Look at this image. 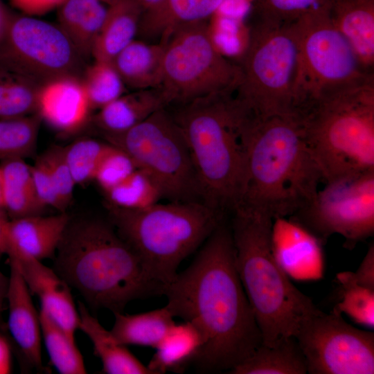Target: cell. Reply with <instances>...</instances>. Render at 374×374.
Listing matches in <instances>:
<instances>
[{
  "mask_svg": "<svg viewBox=\"0 0 374 374\" xmlns=\"http://www.w3.org/2000/svg\"><path fill=\"white\" fill-rule=\"evenodd\" d=\"M55 182L64 211L73 199L76 185L66 163L64 147L53 146L42 154Z\"/></svg>",
  "mask_w": 374,
  "mask_h": 374,
  "instance_id": "40",
  "label": "cell"
},
{
  "mask_svg": "<svg viewBox=\"0 0 374 374\" xmlns=\"http://www.w3.org/2000/svg\"><path fill=\"white\" fill-rule=\"evenodd\" d=\"M137 168L126 152L111 144L98 167L93 180L105 193L125 180Z\"/></svg>",
  "mask_w": 374,
  "mask_h": 374,
  "instance_id": "39",
  "label": "cell"
},
{
  "mask_svg": "<svg viewBox=\"0 0 374 374\" xmlns=\"http://www.w3.org/2000/svg\"><path fill=\"white\" fill-rule=\"evenodd\" d=\"M80 79L91 111L118 98L127 88L112 62L94 60L86 66Z\"/></svg>",
  "mask_w": 374,
  "mask_h": 374,
  "instance_id": "34",
  "label": "cell"
},
{
  "mask_svg": "<svg viewBox=\"0 0 374 374\" xmlns=\"http://www.w3.org/2000/svg\"><path fill=\"white\" fill-rule=\"evenodd\" d=\"M172 114L186 143L205 204L234 210L243 177L248 112L234 91L177 106Z\"/></svg>",
  "mask_w": 374,
  "mask_h": 374,
  "instance_id": "4",
  "label": "cell"
},
{
  "mask_svg": "<svg viewBox=\"0 0 374 374\" xmlns=\"http://www.w3.org/2000/svg\"><path fill=\"white\" fill-rule=\"evenodd\" d=\"M55 253L56 272L92 308L123 312L132 301L163 294L136 253L103 220L69 221Z\"/></svg>",
  "mask_w": 374,
  "mask_h": 374,
  "instance_id": "3",
  "label": "cell"
},
{
  "mask_svg": "<svg viewBox=\"0 0 374 374\" xmlns=\"http://www.w3.org/2000/svg\"><path fill=\"white\" fill-rule=\"evenodd\" d=\"M86 61L57 25L28 15L10 17L0 36V69L44 84L81 77Z\"/></svg>",
  "mask_w": 374,
  "mask_h": 374,
  "instance_id": "12",
  "label": "cell"
},
{
  "mask_svg": "<svg viewBox=\"0 0 374 374\" xmlns=\"http://www.w3.org/2000/svg\"><path fill=\"white\" fill-rule=\"evenodd\" d=\"M159 42L164 54L158 89L167 107L235 91L240 66L221 52L206 21L181 24Z\"/></svg>",
  "mask_w": 374,
  "mask_h": 374,
  "instance_id": "9",
  "label": "cell"
},
{
  "mask_svg": "<svg viewBox=\"0 0 374 374\" xmlns=\"http://www.w3.org/2000/svg\"><path fill=\"white\" fill-rule=\"evenodd\" d=\"M164 44L134 39L112 63L126 87L133 90L159 88L162 75Z\"/></svg>",
  "mask_w": 374,
  "mask_h": 374,
  "instance_id": "24",
  "label": "cell"
},
{
  "mask_svg": "<svg viewBox=\"0 0 374 374\" xmlns=\"http://www.w3.org/2000/svg\"><path fill=\"white\" fill-rule=\"evenodd\" d=\"M108 1H113V0H108Z\"/></svg>",
  "mask_w": 374,
  "mask_h": 374,
  "instance_id": "50",
  "label": "cell"
},
{
  "mask_svg": "<svg viewBox=\"0 0 374 374\" xmlns=\"http://www.w3.org/2000/svg\"><path fill=\"white\" fill-rule=\"evenodd\" d=\"M30 170L36 193L41 204L44 207L51 206L64 212L53 177L42 155L37 159L33 166H30Z\"/></svg>",
  "mask_w": 374,
  "mask_h": 374,
  "instance_id": "41",
  "label": "cell"
},
{
  "mask_svg": "<svg viewBox=\"0 0 374 374\" xmlns=\"http://www.w3.org/2000/svg\"><path fill=\"white\" fill-rule=\"evenodd\" d=\"M110 146L107 141L84 138L64 147L65 159L75 184L94 179L98 167Z\"/></svg>",
  "mask_w": 374,
  "mask_h": 374,
  "instance_id": "37",
  "label": "cell"
},
{
  "mask_svg": "<svg viewBox=\"0 0 374 374\" xmlns=\"http://www.w3.org/2000/svg\"><path fill=\"white\" fill-rule=\"evenodd\" d=\"M80 328L91 340L94 353L102 362V372L107 374H152L125 346L118 343L111 331L107 330L78 301Z\"/></svg>",
  "mask_w": 374,
  "mask_h": 374,
  "instance_id": "25",
  "label": "cell"
},
{
  "mask_svg": "<svg viewBox=\"0 0 374 374\" xmlns=\"http://www.w3.org/2000/svg\"><path fill=\"white\" fill-rule=\"evenodd\" d=\"M163 294L172 316L192 324L202 337V346L193 362L198 371L228 373L262 344L235 268L231 229L224 221Z\"/></svg>",
  "mask_w": 374,
  "mask_h": 374,
  "instance_id": "1",
  "label": "cell"
},
{
  "mask_svg": "<svg viewBox=\"0 0 374 374\" xmlns=\"http://www.w3.org/2000/svg\"><path fill=\"white\" fill-rule=\"evenodd\" d=\"M107 208L118 235L139 256L150 278L163 289L175 279L183 260L202 246L224 217L199 202H158L139 210L109 204Z\"/></svg>",
  "mask_w": 374,
  "mask_h": 374,
  "instance_id": "7",
  "label": "cell"
},
{
  "mask_svg": "<svg viewBox=\"0 0 374 374\" xmlns=\"http://www.w3.org/2000/svg\"><path fill=\"white\" fill-rule=\"evenodd\" d=\"M359 284L374 289V245L371 244L358 269L353 272Z\"/></svg>",
  "mask_w": 374,
  "mask_h": 374,
  "instance_id": "42",
  "label": "cell"
},
{
  "mask_svg": "<svg viewBox=\"0 0 374 374\" xmlns=\"http://www.w3.org/2000/svg\"><path fill=\"white\" fill-rule=\"evenodd\" d=\"M339 301L334 312L348 316L355 323L370 328L374 326V289L357 283L353 271L337 274Z\"/></svg>",
  "mask_w": 374,
  "mask_h": 374,
  "instance_id": "35",
  "label": "cell"
},
{
  "mask_svg": "<svg viewBox=\"0 0 374 374\" xmlns=\"http://www.w3.org/2000/svg\"><path fill=\"white\" fill-rule=\"evenodd\" d=\"M42 85L21 74L0 69V118L37 113Z\"/></svg>",
  "mask_w": 374,
  "mask_h": 374,
  "instance_id": "31",
  "label": "cell"
},
{
  "mask_svg": "<svg viewBox=\"0 0 374 374\" xmlns=\"http://www.w3.org/2000/svg\"><path fill=\"white\" fill-rule=\"evenodd\" d=\"M310 374L374 373V333L355 328L334 311L319 309L294 336Z\"/></svg>",
  "mask_w": 374,
  "mask_h": 374,
  "instance_id": "14",
  "label": "cell"
},
{
  "mask_svg": "<svg viewBox=\"0 0 374 374\" xmlns=\"http://www.w3.org/2000/svg\"><path fill=\"white\" fill-rule=\"evenodd\" d=\"M103 136L153 179L163 198L204 203L184 136L166 108L125 132Z\"/></svg>",
  "mask_w": 374,
  "mask_h": 374,
  "instance_id": "11",
  "label": "cell"
},
{
  "mask_svg": "<svg viewBox=\"0 0 374 374\" xmlns=\"http://www.w3.org/2000/svg\"><path fill=\"white\" fill-rule=\"evenodd\" d=\"M328 12L363 69L373 73L374 0H330Z\"/></svg>",
  "mask_w": 374,
  "mask_h": 374,
  "instance_id": "20",
  "label": "cell"
},
{
  "mask_svg": "<svg viewBox=\"0 0 374 374\" xmlns=\"http://www.w3.org/2000/svg\"><path fill=\"white\" fill-rule=\"evenodd\" d=\"M298 40L295 83L297 116L333 91L374 78L362 66L349 43L332 24L328 6L293 22Z\"/></svg>",
  "mask_w": 374,
  "mask_h": 374,
  "instance_id": "10",
  "label": "cell"
},
{
  "mask_svg": "<svg viewBox=\"0 0 374 374\" xmlns=\"http://www.w3.org/2000/svg\"><path fill=\"white\" fill-rule=\"evenodd\" d=\"M226 1L163 0L156 7L142 12L137 34L161 41L181 24L207 21Z\"/></svg>",
  "mask_w": 374,
  "mask_h": 374,
  "instance_id": "22",
  "label": "cell"
},
{
  "mask_svg": "<svg viewBox=\"0 0 374 374\" xmlns=\"http://www.w3.org/2000/svg\"><path fill=\"white\" fill-rule=\"evenodd\" d=\"M11 371V352L6 339L0 334V374Z\"/></svg>",
  "mask_w": 374,
  "mask_h": 374,
  "instance_id": "44",
  "label": "cell"
},
{
  "mask_svg": "<svg viewBox=\"0 0 374 374\" xmlns=\"http://www.w3.org/2000/svg\"><path fill=\"white\" fill-rule=\"evenodd\" d=\"M330 0H253L255 21L271 24H292L304 15L326 7Z\"/></svg>",
  "mask_w": 374,
  "mask_h": 374,
  "instance_id": "38",
  "label": "cell"
},
{
  "mask_svg": "<svg viewBox=\"0 0 374 374\" xmlns=\"http://www.w3.org/2000/svg\"><path fill=\"white\" fill-rule=\"evenodd\" d=\"M9 17L0 4V36L6 28Z\"/></svg>",
  "mask_w": 374,
  "mask_h": 374,
  "instance_id": "48",
  "label": "cell"
},
{
  "mask_svg": "<svg viewBox=\"0 0 374 374\" xmlns=\"http://www.w3.org/2000/svg\"><path fill=\"white\" fill-rule=\"evenodd\" d=\"M300 121L323 184L374 170V78L322 96Z\"/></svg>",
  "mask_w": 374,
  "mask_h": 374,
  "instance_id": "6",
  "label": "cell"
},
{
  "mask_svg": "<svg viewBox=\"0 0 374 374\" xmlns=\"http://www.w3.org/2000/svg\"><path fill=\"white\" fill-rule=\"evenodd\" d=\"M142 12L132 0H114L93 48L94 60L112 62L135 39Z\"/></svg>",
  "mask_w": 374,
  "mask_h": 374,
  "instance_id": "26",
  "label": "cell"
},
{
  "mask_svg": "<svg viewBox=\"0 0 374 374\" xmlns=\"http://www.w3.org/2000/svg\"><path fill=\"white\" fill-rule=\"evenodd\" d=\"M299 46L294 24L256 22L251 26L241 62L240 79L234 92L253 116L298 118L295 83Z\"/></svg>",
  "mask_w": 374,
  "mask_h": 374,
  "instance_id": "8",
  "label": "cell"
},
{
  "mask_svg": "<svg viewBox=\"0 0 374 374\" xmlns=\"http://www.w3.org/2000/svg\"><path fill=\"white\" fill-rule=\"evenodd\" d=\"M8 286V277H6L0 271V332H6L8 331L7 324L3 318L4 310V303L6 299Z\"/></svg>",
  "mask_w": 374,
  "mask_h": 374,
  "instance_id": "45",
  "label": "cell"
},
{
  "mask_svg": "<svg viewBox=\"0 0 374 374\" xmlns=\"http://www.w3.org/2000/svg\"><path fill=\"white\" fill-rule=\"evenodd\" d=\"M109 5L107 0H65L60 6L58 26L85 61L92 57Z\"/></svg>",
  "mask_w": 374,
  "mask_h": 374,
  "instance_id": "23",
  "label": "cell"
},
{
  "mask_svg": "<svg viewBox=\"0 0 374 374\" xmlns=\"http://www.w3.org/2000/svg\"><path fill=\"white\" fill-rule=\"evenodd\" d=\"M202 346V337L192 324L175 323L155 348L147 366L152 374L182 373L193 363Z\"/></svg>",
  "mask_w": 374,
  "mask_h": 374,
  "instance_id": "29",
  "label": "cell"
},
{
  "mask_svg": "<svg viewBox=\"0 0 374 374\" xmlns=\"http://www.w3.org/2000/svg\"><path fill=\"white\" fill-rule=\"evenodd\" d=\"M42 336L52 364L62 374H84L82 356L71 337L43 310L39 312Z\"/></svg>",
  "mask_w": 374,
  "mask_h": 374,
  "instance_id": "32",
  "label": "cell"
},
{
  "mask_svg": "<svg viewBox=\"0 0 374 374\" xmlns=\"http://www.w3.org/2000/svg\"><path fill=\"white\" fill-rule=\"evenodd\" d=\"M109 204L125 209L139 210L151 206L163 198L161 192L145 171L137 168L125 180L105 192Z\"/></svg>",
  "mask_w": 374,
  "mask_h": 374,
  "instance_id": "36",
  "label": "cell"
},
{
  "mask_svg": "<svg viewBox=\"0 0 374 374\" xmlns=\"http://www.w3.org/2000/svg\"><path fill=\"white\" fill-rule=\"evenodd\" d=\"M5 209L0 206V258L7 249V232L9 223Z\"/></svg>",
  "mask_w": 374,
  "mask_h": 374,
  "instance_id": "46",
  "label": "cell"
},
{
  "mask_svg": "<svg viewBox=\"0 0 374 374\" xmlns=\"http://www.w3.org/2000/svg\"><path fill=\"white\" fill-rule=\"evenodd\" d=\"M3 207L12 219L40 215L45 208L36 193L30 166L24 159L1 161Z\"/></svg>",
  "mask_w": 374,
  "mask_h": 374,
  "instance_id": "30",
  "label": "cell"
},
{
  "mask_svg": "<svg viewBox=\"0 0 374 374\" xmlns=\"http://www.w3.org/2000/svg\"><path fill=\"white\" fill-rule=\"evenodd\" d=\"M245 137L244 173L234 210L288 217L308 205L323 178L300 120L249 114Z\"/></svg>",
  "mask_w": 374,
  "mask_h": 374,
  "instance_id": "2",
  "label": "cell"
},
{
  "mask_svg": "<svg viewBox=\"0 0 374 374\" xmlns=\"http://www.w3.org/2000/svg\"><path fill=\"white\" fill-rule=\"evenodd\" d=\"M10 260V276L6 299L8 305L7 324L15 342L26 362L32 367L42 368V331L39 312L17 262Z\"/></svg>",
  "mask_w": 374,
  "mask_h": 374,
  "instance_id": "17",
  "label": "cell"
},
{
  "mask_svg": "<svg viewBox=\"0 0 374 374\" xmlns=\"http://www.w3.org/2000/svg\"><path fill=\"white\" fill-rule=\"evenodd\" d=\"M9 258L17 262L30 292L38 297L41 309L75 339L79 314L69 285L40 260L31 258Z\"/></svg>",
  "mask_w": 374,
  "mask_h": 374,
  "instance_id": "16",
  "label": "cell"
},
{
  "mask_svg": "<svg viewBox=\"0 0 374 374\" xmlns=\"http://www.w3.org/2000/svg\"><path fill=\"white\" fill-rule=\"evenodd\" d=\"M3 179H2L1 169H0V206L3 207Z\"/></svg>",
  "mask_w": 374,
  "mask_h": 374,
  "instance_id": "49",
  "label": "cell"
},
{
  "mask_svg": "<svg viewBox=\"0 0 374 374\" xmlns=\"http://www.w3.org/2000/svg\"><path fill=\"white\" fill-rule=\"evenodd\" d=\"M136 5H138L143 12L150 10L159 4H160L163 0H132Z\"/></svg>",
  "mask_w": 374,
  "mask_h": 374,
  "instance_id": "47",
  "label": "cell"
},
{
  "mask_svg": "<svg viewBox=\"0 0 374 374\" xmlns=\"http://www.w3.org/2000/svg\"><path fill=\"white\" fill-rule=\"evenodd\" d=\"M42 118L38 113L15 118H0V160L24 159L36 148Z\"/></svg>",
  "mask_w": 374,
  "mask_h": 374,
  "instance_id": "33",
  "label": "cell"
},
{
  "mask_svg": "<svg viewBox=\"0 0 374 374\" xmlns=\"http://www.w3.org/2000/svg\"><path fill=\"white\" fill-rule=\"evenodd\" d=\"M271 241L275 258L290 278L315 280L323 276L324 244L301 224L290 217L274 218Z\"/></svg>",
  "mask_w": 374,
  "mask_h": 374,
  "instance_id": "15",
  "label": "cell"
},
{
  "mask_svg": "<svg viewBox=\"0 0 374 374\" xmlns=\"http://www.w3.org/2000/svg\"><path fill=\"white\" fill-rule=\"evenodd\" d=\"M69 221L64 212L12 219L8 226L6 253L15 258H31L40 261L54 257Z\"/></svg>",
  "mask_w": 374,
  "mask_h": 374,
  "instance_id": "19",
  "label": "cell"
},
{
  "mask_svg": "<svg viewBox=\"0 0 374 374\" xmlns=\"http://www.w3.org/2000/svg\"><path fill=\"white\" fill-rule=\"evenodd\" d=\"M307 363L294 336L281 337L272 346L260 344L231 374H305Z\"/></svg>",
  "mask_w": 374,
  "mask_h": 374,
  "instance_id": "27",
  "label": "cell"
},
{
  "mask_svg": "<svg viewBox=\"0 0 374 374\" xmlns=\"http://www.w3.org/2000/svg\"><path fill=\"white\" fill-rule=\"evenodd\" d=\"M91 112L80 77H62L42 85L37 113L59 133L80 130L90 121Z\"/></svg>",
  "mask_w": 374,
  "mask_h": 374,
  "instance_id": "18",
  "label": "cell"
},
{
  "mask_svg": "<svg viewBox=\"0 0 374 374\" xmlns=\"http://www.w3.org/2000/svg\"><path fill=\"white\" fill-rule=\"evenodd\" d=\"M110 330L116 341L125 346H140L155 348L175 325L174 317L164 306L135 314L114 312Z\"/></svg>",
  "mask_w": 374,
  "mask_h": 374,
  "instance_id": "28",
  "label": "cell"
},
{
  "mask_svg": "<svg viewBox=\"0 0 374 374\" xmlns=\"http://www.w3.org/2000/svg\"><path fill=\"white\" fill-rule=\"evenodd\" d=\"M325 244L333 234L353 249L374 233V170L324 183L312 201L288 217Z\"/></svg>",
  "mask_w": 374,
  "mask_h": 374,
  "instance_id": "13",
  "label": "cell"
},
{
  "mask_svg": "<svg viewBox=\"0 0 374 374\" xmlns=\"http://www.w3.org/2000/svg\"><path fill=\"white\" fill-rule=\"evenodd\" d=\"M20 10L29 15H41L60 7L65 0H10Z\"/></svg>",
  "mask_w": 374,
  "mask_h": 374,
  "instance_id": "43",
  "label": "cell"
},
{
  "mask_svg": "<svg viewBox=\"0 0 374 374\" xmlns=\"http://www.w3.org/2000/svg\"><path fill=\"white\" fill-rule=\"evenodd\" d=\"M167 105L158 88L134 90L124 93L93 115L90 121L103 134L125 132Z\"/></svg>",
  "mask_w": 374,
  "mask_h": 374,
  "instance_id": "21",
  "label": "cell"
},
{
  "mask_svg": "<svg viewBox=\"0 0 374 374\" xmlns=\"http://www.w3.org/2000/svg\"><path fill=\"white\" fill-rule=\"evenodd\" d=\"M231 231L235 265L260 330L262 344L272 346L294 336L304 319L318 308L290 281L273 251L274 218L269 214L235 209Z\"/></svg>",
  "mask_w": 374,
  "mask_h": 374,
  "instance_id": "5",
  "label": "cell"
}]
</instances>
